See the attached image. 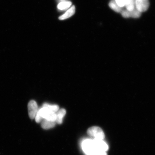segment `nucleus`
<instances>
[{"instance_id":"f8f14e48","label":"nucleus","mask_w":155,"mask_h":155,"mask_svg":"<svg viewBox=\"0 0 155 155\" xmlns=\"http://www.w3.org/2000/svg\"><path fill=\"white\" fill-rule=\"evenodd\" d=\"M72 4V3L70 1H64L60 2L58 5V8L60 10H64L67 9Z\"/></svg>"},{"instance_id":"423d86ee","label":"nucleus","mask_w":155,"mask_h":155,"mask_svg":"<svg viewBox=\"0 0 155 155\" xmlns=\"http://www.w3.org/2000/svg\"><path fill=\"white\" fill-rule=\"evenodd\" d=\"M141 13L136 8L131 11H128L127 9L123 10L121 12L122 16L125 18H129L130 17L138 18L140 17Z\"/></svg>"},{"instance_id":"f257e3e1","label":"nucleus","mask_w":155,"mask_h":155,"mask_svg":"<svg viewBox=\"0 0 155 155\" xmlns=\"http://www.w3.org/2000/svg\"><path fill=\"white\" fill-rule=\"evenodd\" d=\"M38 111L42 119L56 122L57 115L55 112L43 107L38 109Z\"/></svg>"},{"instance_id":"6e6552de","label":"nucleus","mask_w":155,"mask_h":155,"mask_svg":"<svg viewBox=\"0 0 155 155\" xmlns=\"http://www.w3.org/2000/svg\"><path fill=\"white\" fill-rule=\"evenodd\" d=\"M75 11V7L74 5H73L72 7H71V8L68 10L64 14L59 17V18L60 20H63L69 18L74 15Z\"/></svg>"},{"instance_id":"0eeeda50","label":"nucleus","mask_w":155,"mask_h":155,"mask_svg":"<svg viewBox=\"0 0 155 155\" xmlns=\"http://www.w3.org/2000/svg\"><path fill=\"white\" fill-rule=\"evenodd\" d=\"M93 140L96 150L106 152L108 150V145L103 140L97 139Z\"/></svg>"},{"instance_id":"2eb2a0df","label":"nucleus","mask_w":155,"mask_h":155,"mask_svg":"<svg viewBox=\"0 0 155 155\" xmlns=\"http://www.w3.org/2000/svg\"><path fill=\"white\" fill-rule=\"evenodd\" d=\"M115 1L120 7L123 8L125 7V0H115Z\"/></svg>"},{"instance_id":"1a4fd4ad","label":"nucleus","mask_w":155,"mask_h":155,"mask_svg":"<svg viewBox=\"0 0 155 155\" xmlns=\"http://www.w3.org/2000/svg\"><path fill=\"white\" fill-rule=\"evenodd\" d=\"M66 114V111L64 108H61L58 111L57 113L56 114L57 115V119H56V122L59 124H61L63 123V119L64 116Z\"/></svg>"},{"instance_id":"ddd939ff","label":"nucleus","mask_w":155,"mask_h":155,"mask_svg":"<svg viewBox=\"0 0 155 155\" xmlns=\"http://www.w3.org/2000/svg\"><path fill=\"white\" fill-rule=\"evenodd\" d=\"M135 0H125V7L128 11H131L135 8Z\"/></svg>"},{"instance_id":"dca6fc26","label":"nucleus","mask_w":155,"mask_h":155,"mask_svg":"<svg viewBox=\"0 0 155 155\" xmlns=\"http://www.w3.org/2000/svg\"><path fill=\"white\" fill-rule=\"evenodd\" d=\"M90 155H107L106 152L102 151H95Z\"/></svg>"},{"instance_id":"f03ea898","label":"nucleus","mask_w":155,"mask_h":155,"mask_svg":"<svg viewBox=\"0 0 155 155\" xmlns=\"http://www.w3.org/2000/svg\"><path fill=\"white\" fill-rule=\"evenodd\" d=\"M87 134L94 137V139L103 140L104 138V131L100 127H91L87 131Z\"/></svg>"},{"instance_id":"20e7f679","label":"nucleus","mask_w":155,"mask_h":155,"mask_svg":"<svg viewBox=\"0 0 155 155\" xmlns=\"http://www.w3.org/2000/svg\"><path fill=\"white\" fill-rule=\"evenodd\" d=\"M28 113L31 119H35L38 110V106L36 102L34 100H31L28 104Z\"/></svg>"},{"instance_id":"f3484780","label":"nucleus","mask_w":155,"mask_h":155,"mask_svg":"<svg viewBox=\"0 0 155 155\" xmlns=\"http://www.w3.org/2000/svg\"><path fill=\"white\" fill-rule=\"evenodd\" d=\"M67 0H58V1H59L60 2H64V1H67Z\"/></svg>"},{"instance_id":"4468645a","label":"nucleus","mask_w":155,"mask_h":155,"mask_svg":"<svg viewBox=\"0 0 155 155\" xmlns=\"http://www.w3.org/2000/svg\"><path fill=\"white\" fill-rule=\"evenodd\" d=\"M43 107H45L48 108L50 110H51L54 112H57L58 110H59V107L57 104H53V105H51V104H48L47 103H45L43 105Z\"/></svg>"},{"instance_id":"9b49d317","label":"nucleus","mask_w":155,"mask_h":155,"mask_svg":"<svg viewBox=\"0 0 155 155\" xmlns=\"http://www.w3.org/2000/svg\"><path fill=\"white\" fill-rule=\"evenodd\" d=\"M109 6L112 9L117 13H121L123 8L119 6L116 2L115 0H111L109 3Z\"/></svg>"},{"instance_id":"39448f33","label":"nucleus","mask_w":155,"mask_h":155,"mask_svg":"<svg viewBox=\"0 0 155 155\" xmlns=\"http://www.w3.org/2000/svg\"><path fill=\"white\" fill-rule=\"evenodd\" d=\"M135 8L140 12H145L150 6L149 0H135Z\"/></svg>"},{"instance_id":"7ed1b4c3","label":"nucleus","mask_w":155,"mask_h":155,"mask_svg":"<svg viewBox=\"0 0 155 155\" xmlns=\"http://www.w3.org/2000/svg\"><path fill=\"white\" fill-rule=\"evenodd\" d=\"M83 152L87 155H90L96 150L94 141L92 139H87L83 141L82 145Z\"/></svg>"},{"instance_id":"9d476101","label":"nucleus","mask_w":155,"mask_h":155,"mask_svg":"<svg viewBox=\"0 0 155 155\" xmlns=\"http://www.w3.org/2000/svg\"><path fill=\"white\" fill-rule=\"evenodd\" d=\"M55 121L48 120L44 119L42 121L41 126L44 129H48L54 127L55 125Z\"/></svg>"}]
</instances>
